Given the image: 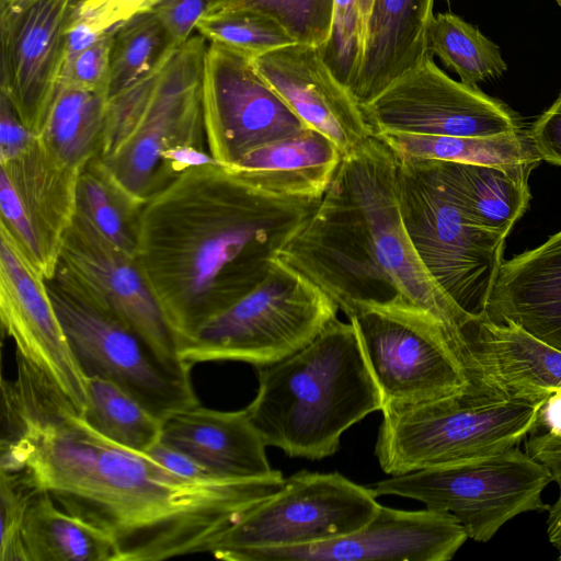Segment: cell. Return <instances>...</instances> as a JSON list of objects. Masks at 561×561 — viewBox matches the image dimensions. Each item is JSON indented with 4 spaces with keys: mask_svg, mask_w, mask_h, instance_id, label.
<instances>
[{
    "mask_svg": "<svg viewBox=\"0 0 561 561\" xmlns=\"http://www.w3.org/2000/svg\"><path fill=\"white\" fill-rule=\"evenodd\" d=\"M1 423L0 470L23 472L65 511L104 530L118 561L210 553L285 481L279 470L252 479L180 478L98 433L20 358L15 378L1 379Z\"/></svg>",
    "mask_w": 561,
    "mask_h": 561,
    "instance_id": "6da1fadb",
    "label": "cell"
},
{
    "mask_svg": "<svg viewBox=\"0 0 561 561\" xmlns=\"http://www.w3.org/2000/svg\"><path fill=\"white\" fill-rule=\"evenodd\" d=\"M321 198L265 192L213 162L144 204L136 261L179 347L259 285Z\"/></svg>",
    "mask_w": 561,
    "mask_h": 561,
    "instance_id": "7a4b0ae2",
    "label": "cell"
},
{
    "mask_svg": "<svg viewBox=\"0 0 561 561\" xmlns=\"http://www.w3.org/2000/svg\"><path fill=\"white\" fill-rule=\"evenodd\" d=\"M398 160L376 136L340 167L308 222L279 251L350 317L364 306L408 302L435 316L462 362L463 331L474 319L436 285L401 217Z\"/></svg>",
    "mask_w": 561,
    "mask_h": 561,
    "instance_id": "3957f363",
    "label": "cell"
},
{
    "mask_svg": "<svg viewBox=\"0 0 561 561\" xmlns=\"http://www.w3.org/2000/svg\"><path fill=\"white\" fill-rule=\"evenodd\" d=\"M206 49L199 34L170 46L148 73L107 98L93 161L140 204L186 169L216 162L204 123Z\"/></svg>",
    "mask_w": 561,
    "mask_h": 561,
    "instance_id": "277c9868",
    "label": "cell"
},
{
    "mask_svg": "<svg viewBox=\"0 0 561 561\" xmlns=\"http://www.w3.org/2000/svg\"><path fill=\"white\" fill-rule=\"evenodd\" d=\"M257 380L244 410L265 445L293 458L334 455L346 430L383 408L355 327L337 318L300 351L257 367Z\"/></svg>",
    "mask_w": 561,
    "mask_h": 561,
    "instance_id": "5b68a950",
    "label": "cell"
},
{
    "mask_svg": "<svg viewBox=\"0 0 561 561\" xmlns=\"http://www.w3.org/2000/svg\"><path fill=\"white\" fill-rule=\"evenodd\" d=\"M548 402L470 382L451 397L385 407L375 455L386 473L399 476L495 454L536 432Z\"/></svg>",
    "mask_w": 561,
    "mask_h": 561,
    "instance_id": "8992f818",
    "label": "cell"
},
{
    "mask_svg": "<svg viewBox=\"0 0 561 561\" xmlns=\"http://www.w3.org/2000/svg\"><path fill=\"white\" fill-rule=\"evenodd\" d=\"M397 160L401 217L417 256L457 307L484 318L506 236L472 219L435 160Z\"/></svg>",
    "mask_w": 561,
    "mask_h": 561,
    "instance_id": "52a82bcc",
    "label": "cell"
},
{
    "mask_svg": "<svg viewBox=\"0 0 561 561\" xmlns=\"http://www.w3.org/2000/svg\"><path fill=\"white\" fill-rule=\"evenodd\" d=\"M337 310L318 286L275 257L259 285L182 343L179 356L190 367L219 360L267 366L312 342Z\"/></svg>",
    "mask_w": 561,
    "mask_h": 561,
    "instance_id": "ba28073f",
    "label": "cell"
},
{
    "mask_svg": "<svg viewBox=\"0 0 561 561\" xmlns=\"http://www.w3.org/2000/svg\"><path fill=\"white\" fill-rule=\"evenodd\" d=\"M549 470L518 446L466 461L391 476L369 485L374 494L416 500L426 508L448 512L468 537L489 541L508 520L548 511L542 492Z\"/></svg>",
    "mask_w": 561,
    "mask_h": 561,
    "instance_id": "9c48e42d",
    "label": "cell"
},
{
    "mask_svg": "<svg viewBox=\"0 0 561 561\" xmlns=\"http://www.w3.org/2000/svg\"><path fill=\"white\" fill-rule=\"evenodd\" d=\"M347 318L380 389L383 408L451 397L470 385L446 329L431 312L399 302L359 307Z\"/></svg>",
    "mask_w": 561,
    "mask_h": 561,
    "instance_id": "30bf717a",
    "label": "cell"
},
{
    "mask_svg": "<svg viewBox=\"0 0 561 561\" xmlns=\"http://www.w3.org/2000/svg\"><path fill=\"white\" fill-rule=\"evenodd\" d=\"M376 499L369 486L339 472L301 470L233 524L210 554L231 561L247 550L305 547L350 535L375 516Z\"/></svg>",
    "mask_w": 561,
    "mask_h": 561,
    "instance_id": "8fae6325",
    "label": "cell"
},
{
    "mask_svg": "<svg viewBox=\"0 0 561 561\" xmlns=\"http://www.w3.org/2000/svg\"><path fill=\"white\" fill-rule=\"evenodd\" d=\"M48 291L84 377L118 385L162 421L198 404L190 370L167 365L125 322L71 289L47 280Z\"/></svg>",
    "mask_w": 561,
    "mask_h": 561,
    "instance_id": "7c38bea8",
    "label": "cell"
},
{
    "mask_svg": "<svg viewBox=\"0 0 561 561\" xmlns=\"http://www.w3.org/2000/svg\"><path fill=\"white\" fill-rule=\"evenodd\" d=\"M362 110L373 135L494 137L526 129L507 104L455 81L432 56Z\"/></svg>",
    "mask_w": 561,
    "mask_h": 561,
    "instance_id": "4fadbf2b",
    "label": "cell"
},
{
    "mask_svg": "<svg viewBox=\"0 0 561 561\" xmlns=\"http://www.w3.org/2000/svg\"><path fill=\"white\" fill-rule=\"evenodd\" d=\"M53 280L108 310L169 366L191 370L136 257L105 239L76 213L62 239Z\"/></svg>",
    "mask_w": 561,
    "mask_h": 561,
    "instance_id": "5bb4252c",
    "label": "cell"
},
{
    "mask_svg": "<svg viewBox=\"0 0 561 561\" xmlns=\"http://www.w3.org/2000/svg\"><path fill=\"white\" fill-rule=\"evenodd\" d=\"M203 110L208 151L226 168L255 148L308 128L251 57L216 43L205 54Z\"/></svg>",
    "mask_w": 561,
    "mask_h": 561,
    "instance_id": "9a60e30c",
    "label": "cell"
},
{
    "mask_svg": "<svg viewBox=\"0 0 561 561\" xmlns=\"http://www.w3.org/2000/svg\"><path fill=\"white\" fill-rule=\"evenodd\" d=\"M0 318L16 357L83 416L87 380L53 305L47 279L0 225Z\"/></svg>",
    "mask_w": 561,
    "mask_h": 561,
    "instance_id": "2e32d148",
    "label": "cell"
},
{
    "mask_svg": "<svg viewBox=\"0 0 561 561\" xmlns=\"http://www.w3.org/2000/svg\"><path fill=\"white\" fill-rule=\"evenodd\" d=\"M0 167V225L49 280L77 213L81 171L54 157L36 135Z\"/></svg>",
    "mask_w": 561,
    "mask_h": 561,
    "instance_id": "e0dca14e",
    "label": "cell"
},
{
    "mask_svg": "<svg viewBox=\"0 0 561 561\" xmlns=\"http://www.w3.org/2000/svg\"><path fill=\"white\" fill-rule=\"evenodd\" d=\"M76 0H0V93L36 134L59 84Z\"/></svg>",
    "mask_w": 561,
    "mask_h": 561,
    "instance_id": "ac0fdd59",
    "label": "cell"
},
{
    "mask_svg": "<svg viewBox=\"0 0 561 561\" xmlns=\"http://www.w3.org/2000/svg\"><path fill=\"white\" fill-rule=\"evenodd\" d=\"M468 538L448 512L380 504L371 520L350 535L305 547L247 550L231 561H447Z\"/></svg>",
    "mask_w": 561,
    "mask_h": 561,
    "instance_id": "d6986e66",
    "label": "cell"
},
{
    "mask_svg": "<svg viewBox=\"0 0 561 561\" xmlns=\"http://www.w3.org/2000/svg\"><path fill=\"white\" fill-rule=\"evenodd\" d=\"M252 61L296 115L330 138L343 157L373 136L360 105L325 64L319 47L294 43Z\"/></svg>",
    "mask_w": 561,
    "mask_h": 561,
    "instance_id": "ffe728a7",
    "label": "cell"
},
{
    "mask_svg": "<svg viewBox=\"0 0 561 561\" xmlns=\"http://www.w3.org/2000/svg\"><path fill=\"white\" fill-rule=\"evenodd\" d=\"M463 341L470 382L533 401L561 397V351L517 324L476 319Z\"/></svg>",
    "mask_w": 561,
    "mask_h": 561,
    "instance_id": "44dd1931",
    "label": "cell"
},
{
    "mask_svg": "<svg viewBox=\"0 0 561 561\" xmlns=\"http://www.w3.org/2000/svg\"><path fill=\"white\" fill-rule=\"evenodd\" d=\"M484 318L561 351V231L502 263Z\"/></svg>",
    "mask_w": 561,
    "mask_h": 561,
    "instance_id": "7402d4cb",
    "label": "cell"
},
{
    "mask_svg": "<svg viewBox=\"0 0 561 561\" xmlns=\"http://www.w3.org/2000/svg\"><path fill=\"white\" fill-rule=\"evenodd\" d=\"M160 440L174 446L220 479L272 474L265 447L245 410L218 411L196 404L162 422Z\"/></svg>",
    "mask_w": 561,
    "mask_h": 561,
    "instance_id": "603a6c76",
    "label": "cell"
},
{
    "mask_svg": "<svg viewBox=\"0 0 561 561\" xmlns=\"http://www.w3.org/2000/svg\"><path fill=\"white\" fill-rule=\"evenodd\" d=\"M433 7L434 0H374L352 88L360 107L432 56L426 32Z\"/></svg>",
    "mask_w": 561,
    "mask_h": 561,
    "instance_id": "cb8c5ba5",
    "label": "cell"
},
{
    "mask_svg": "<svg viewBox=\"0 0 561 561\" xmlns=\"http://www.w3.org/2000/svg\"><path fill=\"white\" fill-rule=\"evenodd\" d=\"M342 159L330 138L308 127L255 148L228 169L265 192L322 197Z\"/></svg>",
    "mask_w": 561,
    "mask_h": 561,
    "instance_id": "d4e9b609",
    "label": "cell"
},
{
    "mask_svg": "<svg viewBox=\"0 0 561 561\" xmlns=\"http://www.w3.org/2000/svg\"><path fill=\"white\" fill-rule=\"evenodd\" d=\"M435 161L472 219L507 237L528 207V178L537 165Z\"/></svg>",
    "mask_w": 561,
    "mask_h": 561,
    "instance_id": "484cf974",
    "label": "cell"
},
{
    "mask_svg": "<svg viewBox=\"0 0 561 561\" xmlns=\"http://www.w3.org/2000/svg\"><path fill=\"white\" fill-rule=\"evenodd\" d=\"M45 491L30 505L23 527L27 561H118L112 538L59 508Z\"/></svg>",
    "mask_w": 561,
    "mask_h": 561,
    "instance_id": "4316f807",
    "label": "cell"
},
{
    "mask_svg": "<svg viewBox=\"0 0 561 561\" xmlns=\"http://www.w3.org/2000/svg\"><path fill=\"white\" fill-rule=\"evenodd\" d=\"M107 95L59 83L35 134L64 164L82 171L102 140Z\"/></svg>",
    "mask_w": 561,
    "mask_h": 561,
    "instance_id": "83f0119b",
    "label": "cell"
},
{
    "mask_svg": "<svg viewBox=\"0 0 561 561\" xmlns=\"http://www.w3.org/2000/svg\"><path fill=\"white\" fill-rule=\"evenodd\" d=\"M400 159L439 160L490 165H538L528 129L494 137H451L404 133L374 135Z\"/></svg>",
    "mask_w": 561,
    "mask_h": 561,
    "instance_id": "f1b7e54d",
    "label": "cell"
},
{
    "mask_svg": "<svg viewBox=\"0 0 561 561\" xmlns=\"http://www.w3.org/2000/svg\"><path fill=\"white\" fill-rule=\"evenodd\" d=\"M85 422L106 438L146 453L161 438L162 420L108 379L88 377Z\"/></svg>",
    "mask_w": 561,
    "mask_h": 561,
    "instance_id": "f546056e",
    "label": "cell"
},
{
    "mask_svg": "<svg viewBox=\"0 0 561 561\" xmlns=\"http://www.w3.org/2000/svg\"><path fill=\"white\" fill-rule=\"evenodd\" d=\"M426 41L428 53L436 55L465 84L477 87L507 69L500 47L478 27L451 12L433 15Z\"/></svg>",
    "mask_w": 561,
    "mask_h": 561,
    "instance_id": "4dcf8cb0",
    "label": "cell"
},
{
    "mask_svg": "<svg viewBox=\"0 0 561 561\" xmlns=\"http://www.w3.org/2000/svg\"><path fill=\"white\" fill-rule=\"evenodd\" d=\"M142 206L93 160L82 169L77 190V214L113 245L135 257Z\"/></svg>",
    "mask_w": 561,
    "mask_h": 561,
    "instance_id": "1f68e13d",
    "label": "cell"
},
{
    "mask_svg": "<svg viewBox=\"0 0 561 561\" xmlns=\"http://www.w3.org/2000/svg\"><path fill=\"white\" fill-rule=\"evenodd\" d=\"M152 11L138 14L113 30L107 98L148 73L170 47Z\"/></svg>",
    "mask_w": 561,
    "mask_h": 561,
    "instance_id": "d6a6232c",
    "label": "cell"
},
{
    "mask_svg": "<svg viewBox=\"0 0 561 561\" xmlns=\"http://www.w3.org/2000/svg\"><path fill=\"white\" fill-rule=\"evenodd\" d=\"M196 30L209 43L227 46L251 58L296 43L274 18L252 9L206 12Z\"/></svg>",
    "mask_w": 561,
    "mask_h": 561,
    "instance_id": "836d02e7",
    "label": "cell"
},
{
    "mask_svg": "<svg viewBox=\"0 0 561 561\" xmlns=\"http://www.w3.org/2000/svg\"><path fill=\"white\" fill-rule=\"evenodd\" d=\"M252 9L274 18L296 43L322 48L329 39L334 0H228L207 11Z\"/></svg>",
    "mask_w": 561,
    "mask_h": 561,
    "instance_id": "e575fe53",
    "label": "cell"
},
{
    "mask_svg": "<svg viewBox=\"0 0 561 561\" xmlns=\"http://www.w3.org/2000/svg\"><path fill=\"white\" fill-rule=\"evenodd\" d=\"M364 39L357 0H334L331 33L320 49L325 64L351 92L362 64Z\"/></svg>",
    "mask_w": 561,
    "mask_h": 561,
    "instance_id": "d590c367",
    "label": "cell"
},
{
    "mask_svg": "<svg viewBox=\"0 0 561 561\" xmlns=\"http://www.w3.org/2000/svg\"><path fill=\"white\" fill-rule=\"evenodd\" d=\"M39 491L23 472L0 470V561H27L23 527Z\"/></svg>",
    "mask_w": 561,
    "mask_h": 561,
    "instance_id": "8d00e7d4",
    "label": "cell"
},
{
    "mask_svg": "<svg viewBox=\"0 0 561 561\" xmlns=\"http://www.w3.org/2000/svg\"><path fill=\"white\" fill-rule=\"evenodd\" d=\"M113 30L92 45L65 60L59 83L107 95Z\"/></svg>",
    "mask_w": 561,
    "mask_h": 561,
    "instance_id": "74e56055",
    "label": "cell"
},
{
    "mask_svg": "<svg viewBox=\"0 0 561 561\" xmlns=\"http://www.w3.org/2000/svg\"><path fill=\"white\" fill-rule=\"evenodd\" d=\"M160 0H76L77 18L99 32L114 30L131 18L151 11Z\"/></svg>",
    "mask_w": 561,
    "mask_h": 561,
    "instance_id": "f35d334b",
    "label": "cell"
},
{
    "mask_svg": "<svg viewBox=\"0 0 561 561\" xmlns=\"http://www.w3.org/2000/svg\"><path fill=\"white\" fill-rule=\"evenodd\" d=\"M163 27L171 46L188 41L207 11L206 0H160L151 10Z\"/></svg>",
    "mask_w": 561,
    "mask_h": 561,
    "instance_id": "ab89813d",
    "label": "cell"
},
{
    "mask_svg": "<svg viewBox=\"0 0 561 561\" xmlns=\"http://www.w3.org/2000/svg\"><path fill=\"white\" fill-rule=\"evenodd\" d=\"M528 135L542 161L561 167V100L538 117Z\"/></svg>",
    "mask_w": 561,
    "mask_h": 561,
    "instance_id": "60d3db41",
    "label": "cell"
},
{
    "mask_svg": "<svg viewBox=\"0 0 561 561\" xmlns=\"http://www.w3.org/2000/svg\"><path fill=\"white\" fill-rule=\"evenodd\" d=\"M34 136L21 122L10 101L0 93V160L22 151Z\"/></svg>",
    "mask_w": 561,
    "mask_h": 561,
    "instance_id": "b9f144b4",
    "label": "cell"
},
{
    "mask_svg": "<svg viewBox=\"0 0 561 561\" xmlns=\"http://www.w3.org/2000/svg\"><path fill=\"white\" fill-rule=\"evenodd\" d=\"M146 453L167 470L180 478L188 480L220 479L213 476L204 466L179 448L162 440H159Z\"/></svg>",
    "mask_w": 561,
    "mask_h": 561,
    "instance_id": "7bdbcfd3",
    "label": "cell"
},
{
    "mask_svg": "<svg viewBox=\"0 0 561 561\" xmlns=\"http://www.w3.org/2000/svg\"><path fill=\"white\" fill-rule=\"evenodd\" d=\"M526 453L542 463L549 470L552 481L561 486V432H534L526 442Z\"/></svg>",
    "mask_w": 561,
    "mask_h": 561,
    "instance_id": "ee69618b",
    "label": "cell"
},
{
    "mask_svg": "<svg viewBox=\"0 0 561 561\" xmlns=\"http://www.w3.org/2000/svg\"><path fill=\"white\" fill-rule=\"evenodd\" d=\"M103 33L95 30L88 22L77 18L75 14L68 30L65 60L92 45Z\"/></svg>",
    "mask_w": 561,
    "mask_h": 561,
    "instance_id": "f6af8a7d",
    "label": "cell"
},
{
    "mask_svg": "<svg viewBox=\"0 0 561 561\" xmlns=\"http://www.w3.org/2000/svg\"><path fill=\"white\" fill-rule=\"evenodd\" d=\"M547 534L551 545L558 550L561 561V486L557 501L548 508Z\"/></svg>",
    "mask_w": 561,
    "mask_h": 561,
    "instance_id": "bcb514c9",
    "label": "cell"
},
{
    "mask_svg": "<svg viewBox=\"0 0 561 561\" xmlns=\"http://www.w3.org/2000/svg\"><path fill=\"white\" fill-rule=\"evenodd\" d=\"M373 2H374V0H357L360 18H362V22H363V27H364V34L366 32V25H367V22L369 19Z\"/></svg>",
    "mask_w": 561,
    "mask_h": 561,
    "instance_id": "7dc6e473",
    "label": "cell"
},
{
    "mask_svg": "<svg viewBox=\"0 0 561 561\" xmlns=\"http://www.w3.org/2000/svg\"><path fill=\"white\" fill-rule=\"evenodd\" d=\"M206 1H207V11H209V10L222 4L224 2H226L228 0H206Z\"/></svg>",
    "mask_w": 561,
    "mask_h": 561,
    "instance_id": "c3c4849f",
    "label": "cell"
},
{
    "mask_svg": "<svg viewBox=\"0 0 561 561\" xmlns=\"http://www.w3.org/2000/svg\"><path fill=\"white\" fill-rule=\"evenodd\" d=\"M448 1V0H447ZM557 4L561 8V0H554Z\"/></svg>",
    "mask_w": 561,
    "mask_h": 561,
    "instance_id": "681fc988",
    "label": "cell"
},
{
    "mask_svg": "<svg viewBox=\"0 0 561 561\" xmlns=\"http://www.w3.org/2000/svg\"><path fill=\"white\" fill-rule=\"evenodd\" d=\"M558 99H559V100H561V93H560V95L558 96Z\"/></svg>",
    "mask_w": 561,
    "mask_h": 561,
    "instance_id": "f907efd6",
    "label": "cell"
}]
</instances>
